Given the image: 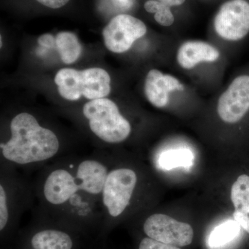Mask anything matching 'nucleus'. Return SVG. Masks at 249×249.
Instances as JSON below:
<instances>
[{"label":"nucleus","mask_w":249,"mask_h":249,"mask_svg":"<svg viewBox=\"0 0 249 249\" xmlns=\"http://www.w3.org/2000/svg\"><path fill=\"white\" fill-rule=\"evenodd\" d=\"M109 170L98 155L57 160L42 170L34 187L39 201L36 215L54 220L74 201L101 199Z\"/></svg>","instance_id":"nucleus-1"},{"label":"nucleus","mask_w":249,"mask_h":249,"mask_svg":"<svg viewBox=\"0 0 249 249\" xmlns=\"http://www.w3.org/2000/svg\"><path fill=\"white\" fill-rule=\"evenodd\" d=\"M10 136L0 142L1 162L15 168H37L58 159L62 147L52 129L41 125L28 112L14 116L9 124Z\"/></svg>","instance_id":"nucleus-2"},{"label":"nucleus","mask_w":249,"mask_h":249,"mask_svg":"<svg viewBox=\"0 0 249 249\" xmlns=\"http://www.w3.org/2000/svg\"><path fill=\"white\" fill-rule=\"evenodd\" d=\"M12 165L1 162L0 175V243L6 249L19 232L21 216L33 200L31 187Z\"/></svg>","instance_id":"nucleus-3"},{"label":"nucleus","mask_w":249,"mask_h":249,"mask_svg":"<svg viewBox=\"0 0 249 249\" xmlns=\"http://www.w3.org/2000/svg\"><path fill=\"white\" fill-rule=\"evenodd\" d=\"M138 182V175L132 168L111 165L101 196L102 227L97 242L106 241L116 223L125 213Z\"/></svg>","instance_id":"nucleus-4"},{"label":"nucleus","mask_w":249,"mask_h":249,"mask_svg":"<svg viewBox=\"0 0 249 249\" xmlns=\"http://www.w3.org/2000/svg\"><path fill=\"white\" fill-rule=\"evenodd\" d=\"M87 240L65 224L36 215L31 224L19 231L6 249H80Z\"/></svg>","instance_id":"nucleus-5"},{"label":"nucleus","mask_w":249,"mask_h":249,"mask_svg":"<svg viewBox=\"0 0 249 249\" xmlns=\"http://www.w3.org/2000/svg\"><path fill=\"white\" fill-rule=\"evenodd\" d=\"M83 114L91 133L108 145L124 142L132 132L130 124L121 114L117 105L107 98L85 103Z\"/></svg>","instance_id":"nucleus-6"},{"label":"nucleus","mask_w":249,"mask_h":249,"mask_svg":"<svg viewBox=\"0 0 249 249\" xmlns=\"http://www.w3.org/2000/svg\"><path fill=\"white\" fill-rule=\"evenodd\" d=\"M54 81L60 96L67 101H78L82 96L90 101L106 98L111 90L110 76L98 67L83 71L62 69L57 72Z\"/></svg>","instance_id":"nucleus-7"},{"label":"nucleus","mask_w":249,"mask_h":249,"mask_svg":"<svg viewBox=\"0 0 249 249\" xmlns=\"http://www.w3.org/2000/svg\"><path fill=\"white\" fill-rule=\"evenodd\" d=\"M142 229L147 237L178 247L191 245L194 237L190 224L178 222L164 214H152L147 217Z\"/></svg>","instance_id":"nucleus-8"},{"label":"nucleus","mask_w":249,"mask_h":249,"mask_svg":"<svg viewBox=\"0 0 249 249\" xmlns=\"http://www.w3.org/2000/svg\"><path fill=\"white\" fill-rule=\"evenodd\" d=\"M146 32V26L138 18L121 14L108 23L103 29V36L108 50L121 53L129 50Z\"/></svg>","instance_id":"nucleus-9"},{"label":"nucleus","mask_w":249,"mask_h":249,"mask_svg":"<svg viewBox=\"0 0 249 249\" xmlns=\"http://www.w3.org/2000/svg\"><path fill=\"white\" fill-rule=\"evenodd\" d=\"M214 29L224 40L238 41L249 33V3L230 0L221 6L214 21Z\"/></svg>","instance_id":"nucleus-10"},{"label":"nucleus","mask_w":249,"mask_h":249,"mask_svg":"<svg viewBox=\"0 0 249 249\" xmlns=\"http://www.w3.org/2000/svg\"><path fill=\"white\" fill-rule=\"evenodd\" d=\"M249 111V75L235 78L217 104V113L224 122L233 124L242 120Z\"/></svg>","instance_id":"nucleus-11"},{"label":"nucleus","mask_w":249,"mask_h":249,"mask_svg":"<svg viewBox=\"0 0 249 249\" xmlns=\"http://www.w3.org/2000/svg\"><path fill=\"white\" fill-rule=\"evenodd\" d=\"M183 90V85L176 78L163 74L157 70H152L147 73L145 83V96L149 102L156 107H163L169 101L171 91Z\"/></svg>","instance_id":"nucleus-12"},{"label":"nucleus","mask_w":249,"mask_h":249,"mask_svg":"<svg viewBox=\"0 0 249 249\" xmlns=\"http://www.w3.org/2000/svg\"><path fill=\"white\" fill-rule=\"evenodd\" d=\"M219 57L217 49L201 41H188L178 49V61L180 66L186 70L194 68L202 62L216 61Z\"/></svg>","instance_id":"nucleus-13"},{"label":"nucleus","mask_w":249,"mask_h":249,"mask_svg":"<svg viewBox=\"0 0 249 249\" xmlns=\"http://www.w3.org/2000/svg\"><path fill=\"white\" fill-rule=\"evenodd\" d=\"M231 198L235 211L234 220L249 234V176L240 175L232 184Z\"/></svg>","instance_id":"nucleus-14"},{"label":"nucleus","mask_w":249,"mask_h":249,"mask_svg":"<svg viewBox=\"0 0 249 249\" xmlns=\"http://www.w3.org/2000/svg\"><path fill=\"white\" fill-rule=\"evenodd\" d=\"M195 156L188 148L171 149L162 152L159 157L157 164L163 170L177 168H191L194 162Z\"/></svg>","instance_id":"nucleus-15"},{"label":"nucleus","mask_w":249,"mask_h":249,"mask_svg":"<svg viewBox=\"0 0 249 249\" xmlns=\"http://www.w3.org/2000/svg\"><path fill=\"white\" fill-rule=\"evenodd\" d=\"M56 48L64 63H73L79 58L82 47L78 37L71 32H60L55 37Z\"/></svg>","instance_id":"nucleus-16"},{"label":"nucleus","mask_w":249,"mask_h":249,"mask_svg":"<svg viewBox=\"0 0 249 249\" xmlns=\"http://www.w3.org/2000/svg\"><path fill=\"white\" fill-rule=\"evenodd\" d=\"M241 227L235 220H228L214 228L208 238L212 249L220 248L230 243L240 234Z\"/></svg>","instance_id":"nucleus-17"},{"label":"nucleus","mask_w":249,"mask_h":249,"mask_svg":"<svg viewBox=\"0 0 249 249\" xmlns=\"http://www.w3.org/2000/svg\"><path fill=\"white\" fill-rule=\"evenodd\" d=\"M145 11L150 14H155V19L160 25L170 27L173 24L175 18L169 6L158 1L148 0L144 5Z\"/></svg>","instance_id":"nucleus-18"},{"label":"nucleus","mask_w":249,"mask_h":249,"mask_svg":"<svg viewBox=\"0 0 249 249\" xmlns=\"http://www.w3.org/2000/svg\"><path fill=\"white\" fill-rule=\"evenodd\" d=\"M138 249H181L175 246L168 245L159 241L154 240L150 237H142L139 244Z\"/></svg>","instance_id":"nucleus-19"},{"label":"nucleus","mask_w":249,"mask_h":249,"mask_svg":"<svg viewBox=\"0 0 249 249\" xmlns=\"http://www.w3.org/2000/svg\"><path fill=\"white\" fill-rule=\"evenodd\" d=\"M39 45L45 48L52 49L56 47L55 37L52 34H47L41 36L37 40Z\"/></svg>","instance_id":"nucleus-20"},{"label":"nucleus","mask_w":249,"mask_h":249,"mask_svg":"<svg viewBox=\"0 0 249 249\" xmlns=\"http://www.w3.org/2000/svg\"><path fill=\"white\" fill-rule=\"evenodd\" d=\"M36 1L47 7L56 9L66 5L70 0H36Z\"/></svg>","instance_id":"nucleus-21"},{"label":"nucleus","mask_w":249,"mask_h":249,"mask_svg":"<svg viewBox=\"0 0 249 249\" xmlns=\"http://www.w3.org/2000/svg\"><path fill=\"white\" fill-rule=\"evenodd\" d=\"M158 1L164 3L170 7V6H179L183 4L186 0H158Z\"/></svg>","instance_id":"nucleus-22"},{"label":"nucleus","mask_w":249,"mask_h":249,"mask_svg":"<svg viewBox=\"0 0 249 249\" xmlns=\"http://www.w3.org/2000/svg\"><path fill=\"white\" fill-rule=\"evenodd\" d=\"M93 249H109V247L106 243V241H101L94 244Z\"/></svg>","instance_id":"nucleus-23"},{"label":"nucleus","mask_w":249,"mask_h":249,"mask_svg":"<svg viewBox=\"0 0 249 249\" xmlns=\"http://www.w3.org/2000/svg\"><path fill=\"white\" fill-rule=\"evenodd\" d=\"M117 1L120 2L121 4L124 5V6L125 4L129 5L130 3V0H117Z\"/></svg>","instance_id":"nucleus-24"}]
</instances>
